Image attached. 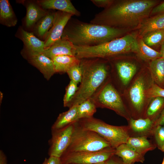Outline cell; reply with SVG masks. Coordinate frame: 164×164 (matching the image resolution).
I'll return each mask as SVG.
<instances>
[{
  "label": "cell",
  "mask_w": 164,
  "mask_h": 164,
  "mask_svg": "<svg viewBox=\"0 0 164 164\" xmlns=\"http://www.w3.org/2000/svg\"><path fill=\"white\" fill-rule=\"evenodd\" d=\"M157 3L154 0L114 1L96 14L90 23L122 29L137 28L148 18Z\"/></svg>",
  "instance_id": "1"
},
{
  "label": "cell",
  "mask_w": 164,
  "mask_h": 164,
  "mask_svg": "<svg viewBox=\"0 0 164 164\" xmlns=\"http://www.w3.org/2000/svg\"><path fill=\"white\" fill-rule=\"evenodd\" d=\"M125 29L107 26L70 20L62 37L76 46H94L121 37Z\"/></svg>",
  "instance_id": "2"
},
{
  "label": "cell",
  "mask_w": 164,
  "mask_h": 164,
  "mask_svg": "<svg viewBox=\"0 0 164 164\" xmlns=\"http://www.w3.org/2000/svg\"><path fill=\"white\" fill-rule=\"evenodd\" d=\"M106 60L100 58L80 59L82 79L78 90L69 105V108L91 98L110 76V68Z\"/></svg>",
  "instance_id": "3"
},
{
  "label": "cell",
  "mask_w": 164,
  "mask_h": 164,
  "mask_svg": "<svg viewBox=\"0 0 164 164\" xmlns=\"http://www.w3.org/2000/svg\"><path fill=\"white\" fill-rule=\"evenodd\" d=\"M75 47L76 56L80 59L89 58L109 59L128 52L136 53L138 48V41L136 36L131 33L97 46Z\"/></svg>",
  "instance_id": "4"
},
{
  "label": "cell",
  "mask_w": 164,
  "mask_h": 164,
  "mask_svg": "<svg viewBox=\"0 0 164 164\" xmlns=\"http://www.w3.org/2000/svg\"><path fill=\"white\" fill-rule=\"evenodd\" d=\"M77 123L82 128L97 133L113 148L126 143L130 137L128 126L110 125L93 117L80 119Z\"/></svg>",
  "instance_id": "5"
},
{
  "label": "cell",
  "mask_w": 164,
  "mask_h": 164,
  "mask_svg": "<svg viewBox=\"0 0 164 164\" xmlns=\"http://www.w3.org/2000/svg\"><path fill=\"white\" fill-rule=\"evenodd\" d=\"M97 108L111 110L128 120L131 118L118 91L110 76L91 98Z\"/></svg>",
  "instance_id": "6"
},
{
  "label": "cell",
  "mask_w": 164,
  "mask_h": 164,
  "mask_svg": "<svg viewBox=\"0 0 164 164\" xmlns=\"http://www.w3.org/2000/svg\"><path fill=\"white\" fill-rule=\"evenodd\" d=\"M111 147L110 144L96 132L84 129L77 122L70 144L65 152L81 151L97 152Z\"/></svg>",
  "instance_id": "7"
},
{
  "label": "cell",
  "mask_w": 164,
  "mask_h": 164,
  "mask_svg": "<svg viewBox=\"0 0 164 164\" xmlns=\"http://www.w3.org/2000/svg\"><path fill=\"white\" fill-rule=\"evenodd\" d=\"M115 149L108 147L97 152H65L62 164H92L107 161L115 155Z\"/></svg>",
  "instance_id": "8"
},
{
  "label": "cell",
  "mask_w": 164,
  "mask_h": 164,
  "mask_svg": "<svg viewBox=\"0 0 164 164\" xmlns=\"http://www.w3.org/2000/svg\"><path fill=\"white\" fill-rule=\"evenodd\" d=\"M147 82L144 75L139 74L134 80L128 92V96L131 107L138 114H141L147 107L148 99L146 96Z\"/></svg>",
  "instance_id": "9"
},
{
  "label": "cell",
  "mask_w": 164,
  "mask_h": 164,
  "mask_svg": "<svg viewBox=\"0 0 164 164\" xmlns=\"http://www.w3.org/2000/svg\"><path fill=\"white\" fill-rule=\"evenodd\" d=\"M74 123L58 129H51L48 153L50 156L61 158L68 148L74 127Z\"/></svg>",
  "instance_id": "10"
},
{
  "label": "cell",
  "mask_w": 164,
  "mask_h": 164,
  "mask_svg": "<svg viewBox=\"0 0 164 164\" xmlns=\"http://www.w3.org/2000/svg\"><path fill=\"white\" fill-rule=\"evenodd\" d=\"M16 36L23 42L21 53L25 58L34 54L42 53L45 50V42L37 38L32 32H29L20 26Z\"/></svg>",
  "instance_id": "11"
},
{
  "label": "cell",
  "mask_w": 164,
  "mask_h": 164,
  "mask_svg": "<svg viewBox=\"0 0 164 164\" xmlns=\"http://www.w3.org/2000/svg\"><path fill=\"white\" fill-rule=\"evenodd\" d=\"M73 15L72 14L65 12H56L53 25L44 41L45 49L62 37L64 28Z\"/></svg>",
  "instance_id": "12"
},
{
  "label": "cell",
  "mask_w": 164,
  "mask_h": 164,
  "mask_svg": "<svg viewBox=\"0 0 164 164\" xmlns=\"http://www.w3.org/2000/svg\"><path fill=\"white\" fill-rule=\"evenodd\" d=\"M26 9L24 24L28 29H33L39 20L46 13L48 10L43 9L36 0L21 1Z\"/></svg>",
  "instance_id": "13"
},
{
  "label": "cell",
  "mask_w": 164,
  "mask_h": 164,
  "mask_svg": "<svg viewBox=\"0 0 164 164\" xmlns=\"http://www.w3.org/2000/svg\"><path fill=\"white\" fill-rule=\"evenodd\" d=\"M76 53L75 46L67 38L62 37L50 47L45 49L42 53L51 59L60 55L76 56Z\"/></svg>",
  "instance_id": "14"
},
{
  "label": "cell",
  "mask_w": 164,
  "mask_h": 164,
  "mask_svg": "<svg viewBox=\"0 0 164 164\" xmlns=\"http://www.w3.org/2000/svg\"><path fill=\"white\" fill-rule=\"evenodd\" d=\"M26 59L39 70L47 80L56 73L52 59L43 53L32 55Z\"/></svg>",
  "instance_id": "15"
},
{
  "label": "cell",
  "mask_w": 164,
  "mask_h": 164,
  "mask_svg": "<svg viewBox=\"0 0 164 164\" xmlns=\"http://www.w3.org/2000/svg\"><path fill=\"white\" fill-rule=\"evenodd\" d=\"M129 121V133L132 132L136 136L153 135L156 127L155 120L144 118L135 119L132 118Z\"/></svg>",
  "instance_id": "16"
},
{
  "label": "cell",
  "mask_w": 164,
  "mask_h": 164,
  "mask_svg": "<svg viewBox=\"0 0 164 164\" xmlns=\"http://www.w3.org/2000/svg\"><path fill=\"white\" fill-rule=\"evenodd\" d=\"M113 62L118 79L123 85H127L136 73V65L131 62L123 60H115Z\"/></svg>",
  "instance_id": "17"
},
{
  "label": "cell",
  "mask_w": 164,
  "mask_h": 164,
  "mask_svg": "<svg viewBox=\"0 0 164 164\" xmlns=\"http://www.w3.org/2000/svg\"><path fill=\"white\" fill-rule=\"evenodd\" d=\"M38 4L43 9H46L57 10L79 16L80 13L77 10L70 0H39Z\"/></svg>",
  "instance_id": "18"
},
{
  "label": "cell",
  "mask_w": 164,
  "mask_h": 164,
  "mask_svg": "<svg viewBox=\"0 0 164 164\" xmlns=\"http://www.w3.org/2000/svg\"><path fill=\"white\" fill-rule=\"evenodd\" d=\"M56 13V12L55 10H48L46 15L35 26L32 32L39 39L44 41L48 32L53 25Z\"/></svg>",
  "instance_id": "19"
},
{
  "label": "cell",
  "mask_w": 164,
  "mask_h": 164,
  "mask_svg": "<svg viewBox=\"0 0 164 164\" xmlns=\"http://www.w3.org/2000/svg\"><path fill=\"white\" fill-rule=\"evenodd\" d=\"M115 150V155L120 157L127 164H134L136 162L142 163L145 161L144 155L138 152L126 143L119 145Z\"/></svg>",
  "instance_id": "20"
},
{
  "label": "cell",
  "mask_w": 164,
  "mask_h": 164,
  "mask_svg": "<svg viewBox=\"0 0 164 164\" xmlns=\"http://www.w3.org/2000/svg\"><path fill=\"white\" fill-rule=\"evenodd\" d=\"M137 28L139 35L142 37L150 32L164 29V14L147 18Z\"/></svg>",
  "instance_id": "21"
},
{
  "label": "cell",
  "mask_w": 164,
  "mask_h": 164,
  "mask_svg": "<svg viewBox=\"0 0 164 164\" xmlns=\"http://www.w3.org/2000/svg\"><path fill=\"white\" fill-rule=\"evenodd\" d=\"M56 73H65L73 67L80 65V59L76 56L60 55L52 57Z\"/></svg>",
  "instance_id": "22"
},
{
  "label": "cell",
  "mask_w": 164,
  "mask_h": 164,
  "mask_svg": "<svg viewBox=\"0 0 164 164\" xmlns=\"http://www.w3.org/2000/svg\"><path fill=\"white\" fill-rule=\"evenodd\" d=\"M78 105H74L69 109L60 114L52 126L51 129H58L77 122L79 120L77 115Z\"/></svg>",
  "instance_id": "23"
},
{
  "label": "cell",
  "mask_w": 164,
  "mask_h": 164,
  "mask_svg": "<svg viewBox=\"0 0 164 164\" xmlns=\"http://www.w3.org/2000/svg\"><path fill=\"white\" fill-rule=\"evenodd\" d=\"M17 19L9 1L0 0V23L8 27L15 26Z\"/></svg>",
  "instance_id": "24"
},
{
  "label": "cell",
  "mask_w": 164,
  "mask_h": 164,
  "mask_svg": "<svg viewBox=\"0 0 164 164\" xmlns=\"http://www.w3.org/2000/svg\"><path fill=\"white\" fill-rule=\"evenodd\" d=\"M146 136H130L126 144L138 152L145 155L155 149L156 145L151 142Z\"/></svg>",
  "instance_id": "25"
},
{
  "label": "cell",
  "mask_w": 164,
  "mask_h": 164,
  "mask_svg": "<svg viewBox=\"0 0 164 164\" xmlns=\"http://www.w3.org/2000/svg\"><path fill=\"white\" fill-rule=\"evenodd\" d=\"M149 70L152 80L162 88L164 86V59L161 57L150 61Z\"/></svg>",
  "instance_id": "26"
},
{
  "label": "cell",
  "mask_w": 164,
  "mask_h": 164,
  "mask_svg": "<svg viewBox=\"0 0 164 164\" xmlns=\"http://www.w3.org/2000/svg\"><path fill=\"white\" fill-rule=\"evenodd\" d=\"M164 107V97H156L152 98L147 106L144 118L155 120Z\"/></svg>",
  "instance_id": "27"
},
{
  "label": "cell",
  "mask_w": 164,
  "mask_h": 164,
  "mask_svg": "<svg viewBox=\"0 0 164 164\" xmlns=\"http://www.w3.org/2000/svg\"><path fill=\"white\" fill-rule=\"evenodd\" d=\"M138 56L145 61H151L162 57L161 54L145 44L142 39L138 41V48L136 53Z\"/></svg>",
  "instance_id": "28"
},
{
  "label": "cell",
  "mask_w": 164,
  "mask_h": 164,
  "mask_svg": "<svg viewBox=\"0 0 164 164\" xmlns=\"http://www.w3.org/2000/svg\"><path fill=\"white\" fill-rule=\"evenodd\" d=\"M97 107L91 98L83 102L77 106L78 120L93 117L96 112Z\"/></svg>",
  "instance_id": "29"
},
{
  "label": "cell",
  "mask_w": 164,
  "mask_h": 164,
  "mask_svg": "<svg viewBox=\"0 0 164 164\" xmlns=\"http://www.w3.org/2000/svg\"><path fill=\"white\" fill-rule=\"evenodd\" d=\"M142 37L145 43L150 47L161 45L164 42V29L150 32Z\"/></svg>",
  "instance_id": "30"
},
{
  "label": "cell",
  "mask_w": 164,
  "mask_h": 164,
  "mask_svg": "<svg viewBox=\"0 0 164 164\" xmlns=\"http://www.w3.org/2000/svg\"><path fill=\"white\" fill-rule=\"evenodd\" d=\"M77 84L70 80L66 88V92L63 99V106L68 108L69 105L77 91Z\"/></svg>",
  "instance_id": "31"
},
{
  "label": "cell",
  "mask_w": 164,
  "mask_h": 164,
  "mask_svg": "<svg viewBox=\"0 0 164 164\" xmlns=\"http://www.w3.org/2000/svg\"><path fill=\"white\" fill-rule=\"evenodd\" d=\"M156 145L163 152L164 149V125H157L154 130L153 135Z\"/></svg>",
  "instance_id": "32"
},
{
  "label": "cell",
  "mask_w": 164,
  "mask_h": 164,
  "mask_svg": "<svg viewBox=\"0 0 164 164\" xmlns=\"http://www.w3.org/2000/svg\"><path fill=\"white\" fill-rule=\"evenodd\" d=\"M146 96L148 99L156 97H164V88L155 84L152 83L146 91Z\"/></svg>",
  "instance_id": "33"
},
{
  "label": "cell",
  "mask_w": 164,
  "mask_h": 164,
  "mask_svg": "<svg viewBox=\"0 0 164 164\" xmlns=\"http://www.w3.org/2000/svg\"><path fill=\"white\" fill-rule=\"evenodd\" d=\"M70 80L78 84L81 82L82 72L80 65L74 66L67 72Z\"/></svg>",
  "instance_id": "34"
},
{
  "label": "cell",
  "mask_w": 164,
  "mask_h": 164,
  "mask_svg": "<svg viewBox=\"0 0 164 164\" xmlns=\"http://www.w3.org/2000/svg\"><path fill=\"white\" fill-rule=\"evenodd\" d=\"M91 2L96 6L98 7L106 8L110 6L113 2L112 0H91Z\"/></svg>",
  "instance_id": "35"
},
{
  "label": "cell",
  "mask_w": 164,
  "mask_h": 164,
  "mask_svg": "<svg viewBox=\"0 0 164 164\" xmlns=\"http://www.w3.org/2000/svg\"><path fill=\"white\" fill-rule=\"evenodd\" d=\"M151 13L156 15L164 14V2L154 7Z\"/></svg>",
  "instance_id": "36"
},
{
  "label": "cell",
  "mask_w": 164,
  "mask_h": 164,
  "mask_svg": "<svg viewBox=\"0 0 164 164\" xmlns=\"http://www.w3.org/2000/svg\"><path fill=\"white\" fill-rule=\"evenodd\" d=\"M155 126L157 125H164V107L155 120Z\"/></svg>",
  "instance_id": "37"
},
{
  "label": "cell",
  "mask_w": 164,
  "mask_h": 164,
  "mask_svg": "<svg viewBox=\"0 0 164 164\" xmlns=\"http://www.w3.org/2000/svg\"><path fill=\"white\" fill-rule=\"evenodd\" d=\"M47 164H62L60 158L54 156H50L47 159Z\"/></svg>",
  "instance_id": "38"
},
{
  "label": "cell",
  "mask_w": 164,
  "mask_h": 164,
  "mask_svg": "<svg viewBox=\"0 0 164 164\" xmlns=\"http://www.w3.org/2000/svg\"><path fill=\"white\" fill-rule=\"evenodd\" d=\"M114 156L106 161L105 164H127L125 163L121 159L115 158Z\"/></svg>",
  "instance_id": "39"
},
{
  "label": "cell",
  "mask_w": 164,
  "mask_h": 164,
  "mask_svg": "<svg viewBox=\"0 0 164 164\" xmlns=\"http://www.w3.org/2000/svg\"><path fill=\"white\" fill-rule=\"evenodd\" d=\"M7 161L6 156L2 151H0V164H7Z\"/></svg>",
  "instance_id": "40"
},
{
  "label": "cell",
  "mask_w": 164,
  "mask_h": 164,
  "mask_svg": "<svg viewBox=\"0 0 164 164\" xmlns=\"http://www.w3.org/2000/svg\"><path fill=\"white\" fill-rule=\"evenodd\" d=\"M161 46L160 52L161 54L162 57L164 59V42Z\"/></svg>",
  "instance_id": "41"
},
{
  "label": "cell",
  "mask_w": 164,
  "mask_h": 164,
  "mask_svg": "<svg viewBox=\"0 0 164 164\" xmlns=\"http://www.w3.org/2000/svg\"><path fill=\"white\" fill-rule=\"evenodd\" d=\"M106 162H99V163H94V164H105Z\"/></svg>",
  "instance_id": "42"
},
{
  "label": "cell",
  "mask_w": 164,
  "mask_h": 164,
  "mask_svg": "<svg viewBox=\"0 0 164 164\" xmlns=\"http://www.w3.org/2000/svg\"><path fill=\"white\" fill-rule=\"evenodd\" d=\"M42 164H47V159L46 158Z\"/></svg>",
  "instance_id": "43"
},
{
  "label": "cell",
  "mask_w": 164,
  "mask_h": 164,
  "mask_svg": "<svg viewBox=\"0 0 164 164\" xmlns=\"http://www.w3.org/2000/svg\"><path fill=\"white\" fill-rule=\"evenodd\" d=\"M162 164H164V157L163 159V161L162 162Z\"/></svg>",
  "instance_id": "44"
},
{
  "label": "cell",
  "mask_w": 164,
  "mask_h": 164,
  "mask_svg": "<svg viewBox=\"0 0 164 164\" xmlns=\"http://www.w3.org/2000/svg\"><path fill=\"white\" fill-rule=\"evenodd\" d=\"M163 152H164V150H163Z\"/></svg>",
  "instance_id": "45"
}]
</instances>
